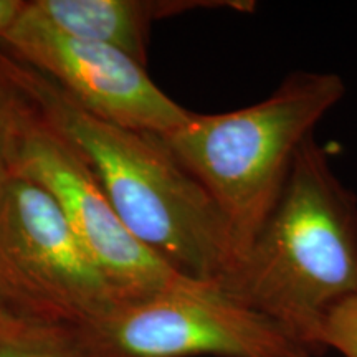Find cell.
Here are the masks:
<instances>
[{"mask_svg":"<svg viewBox=\"0 0 357 357\" xmlns=\"http://www.w3.org/2000/svg\"><path fill=\"white\" fill-rule=\"evenodd\" d=\"M77 331L88 357H314L273 319L199 281L119 303Z\"/></svg>","mask_w":357,"mask_h":357,"instance_id":"cell-4","label":"cell"},{"mask_svg":"<svg viewBox=\"0 0 357 357\" xmlns=\"http://www.w3.org/2000/svg\"><path fill=\"white\" fill-rule=\"evenodd\" d=\"M230 7L252 12L253 2L187 0H33L26 7L70 37L108 45L146 66L147 37L153 20L200 7Z\"/></svg>","mask_w":357,"mask_h":357,"instance_id":"cell-8","label":"cell"},{"mask_svg":"<svg viewBox=\"0 0 357 357\" xmlns=\"http://www.w3.org/2000/svg\"><path fill=\"white\" fill-rule=\"evenodd\" d=\"M32 323L29 321L17 318L15 314H12L10 311H7L6 307L0 305V336H7V334H15L24 331L26 326Z\"/></svg>","mask_w":357,"mask_h":357,"instance_id":"cell-13","label":"cell"},{"mask_svg":"<svg viewBox=\"0 0 357 357\" xmlns=\"http://www.w3.org/2000/svg\"><path fill=\"white\" fill-rule=\"evenodd\" d=\"M319 344L342 357H357V291L342 298L328 311L321 324Z\"/></svg>","mask_w":357,"mask_h":357,"instance_id":"cell-10","label":"cell"},{"mask_svg":"<svg viewBox=\"0 0 357 357\" xmlns=\"http://www.w3.org/2000/svg\"><path fill=\"white\" fill-rule=\"evenodd\" d=\"M10 123L12 93L8 84L0 77V190L13 176L10 160Z\"/></svg>","mask_w":357,"mask_h":357,"instance_id":"cell-11","label":"cell"},{"mask_svg":"<svg viewBox=\"0 0 357 357\" xmlns=\"http://www.w3.org/2000/svg\"><path fill=\"white\" fill-rule=\"evenodd\" d=\"M26 7L22 0H0V37L15 25Z\"/></svg>","mask_w":357,"mask_h":357,"instance_id":"cell-12","label":"cell"},{"mask_svg":"<svg viewBox=\"0 0 357 357\" xmlns=\"http://www.w3.org/2000/svg\"><path fill=\"white\" fill-rule=\"evenodd\" d=\"M222 291L273 319L312 356L323 352L326 314L357 291V197L314 134L298 149L275 207Z\"/></svg>","mask_w":357,"mask_h":357,"instance_id":"cell-2","label":"cell"},{"mask_svg":"<svg viewBox=\"0 0 357 357\" xmlns=\"http://www.w3.org/2000/svg\"><path fill=\"white\" fill-rule=\"evenodd\" d=\"M0 77L83 159L124 227L178 275L222 288L238 263L231 223L160 137L91 114L0 47Z\"/></svg>","mask_w":357,"mask_h":357,"instance_id":"cell-1","label":"cell"},{"mask_svg":"<svg viewBox=\"0 0 357 357\" xmlns=\"http://www.w3.org/2000/svg\"><path fill=\"white\" fill-rule=\"evenodd\" d=\"M8 88L12 172L50 194L118 303L142 300L192 281L174 271L124 227L73 147L10 84Z\"/></svg>","mask_w":357,"mask_h":357,"instance_id":"cell-6","label":"cell"},{"mask_svg":"<svg viewBox=\"0 0 357 357\" xmlns=\"http://www.w3.org/2000/svg\"><path fill=\"white\" fill-rule=\"evenodd\" d=\"M0 357H88L77 328L35 324L0 336Z\"/></svg>","mask_w":357,"mask_h":357,"instance_id":"cell-9","label":"cell"},{"mask_svg":"<svg viewBox=\"0 0 357 357\" xmlns=\"http://www.w3.org/2000/svg\"><path fill=\"white\" fill-rule=\"evenodd\" d=\"M344 95L336 73L296 71L257 105L222 114L190 113L160 137L229 218L238 260L275 207L300 146Z\"/></svg>","mask_w":357,"mask_h":357,"instance_id":"cell-3","label":"cell"},{"mask_svg":"<svg viewBox=\"0 0 357 357\" xmlns=\"http://www.w3.org/2000/svg\"><path fill=\"white\" fill-rule=\"evenodd\" d=\"M0 305L29 323L66 328L119 305L50 194L15 174L0 190Z\"/></svg>","mask_w":357,"mask_h":357,"instance_id":"cell-5","label":"cell"},{"mask_svg":"<svg viewBox=\"0 0 357 357\" xmlns=\"http://www.w3.org/2000/svg\"><path fill=\"white\" fill-rule=\"evenodd\" d=\"M0 47L52 79L82 108L121 128L164 137L192 113L126 53L61 33L29 7L0 37Z\"/></svg>","mask_w":357,"mask_h":357,"instance_id":"cell-7","label":"cell"}]
</instances>
